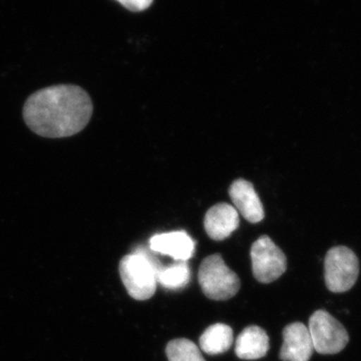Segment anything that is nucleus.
<instances>
[{
  "label": "nucleus",
  "instance_id": "nucleus-1",
  "mask_svg": "<svg viewBox=\"0 0 361 361\" xmlns=\"http://www.w3.org/2000/svg\"><path fill=\"white\" fill-rule=\"evenodd\" d=\"M94 106L77 85L45 87L32 94L23 106L27 127L40 137L61 139L82 132L90 123Z\"/></svg>",
  "mask_w": 361,
  "mask_h": 361
},
{
  "label": "nucleus",
  "instance_id": "nucleus-2",
  "mask_svg": "<svg viewBox=\"0 0 361 361\" xmlns=\"http://www.w3.org/2000/svg\"><path fill=\"white\" fill-rule=\"evenodd\" d=\"M163 267L146 247H137L120 263V275L128 293L135 300L153 297L157 290V273Z\"/></svg>",
  "mask_w": 361,
  "mask_h": 361
},
{
  "label": "nucleus",
  "instance_id": "nucleus-3",
  "mask_svg": "<svg viewBox=\"0 0 361 361\" xmlns=\"http://www.w3.org/2000/svg\"><path fill=\"white\" fill-rule=\"evenodd\" d=\"M198 278L202 291L212 300H228L238 293L241 286L238 275L226 265L220 254L204 259Z\"/></svg>",
  "mask_w": 361,
  "mask_h": 361
},
{
  "label": "nucleus",
  "instance_id": "nucleus-4",
  "mask_svg": "<svg viewBox=\"0 0 361 361\" xmlns=\"http://www.w3.org/2000/svg\"><path fill=\"white\" fill-rule=\"evenodd\" d=\"M360 275V261L348 247L330 249L325 256L324 277L327 288L334 293L350 290Z\"/></svg>",
  "mask_w": 361,
  "mask_h": 361
},
{
  "label": "nucleus",
  "instance_id": "nucleus-5",
  "mask_svg": "<svg viewBox=\"0 0 361 361\" xmlns=\"http://www.w3.org/2000/svg\"><path fill=\"white\" fill-rule=\"evenodd\" d=\"M313 348L320 355H336L348 345L345 327L327 311L317 310L311 315L308 326Z\"/></svg>",
  "mask_w": 361,
  "mask_h": 361
},
{
  "label": "nucleus",
  "instance_id": "nucleus-6",
  "mask_svg": "<svg viewBox=\"0 0 361 361\" xmlns=\"http://www.w3.org/2000/svg\"><path fill=\"white\" fill-rule=\"evenodd\" d=\"M252 270L260 283L269 284L284 274L287 269L286 256L269 238L261 236L251 247Z\"/></svg>",
  "mask_w": 361,
  "mask_h": 361
},
{
  "label": "nucleus",
  "instance_id": "nucleus-7",
  "mask_svg": "<svg viewBox=\"0 0 361 361\" xmlns=\"http://www.w3.org/2000/svg\"><path fill=\"white\" fill-rule=\"evenodd\" d=\"M312 341L308 327L295 322L283 329V344L279 357L282 361H310L313 355Z\"/></svg>",
  "mask_w": 361,
  "mask_h": 361
},
{
  "label": "nucleus",
  "instance_id": "nucleus-8",
  "mask_svg": "<svg viewBox=\"0 0 361 361\" xmlns=\"http://www.w3.org/2000/svg\"><path fill=\"white\" fill-rule=\"evenodd\" d=\"M229 195L234 208L247 221L255 224L264 219V208L252 183L243 179L235 180L230 187Z\"/></svg>",
  "mask_w": 361,
  "mask_h": 361
},
{
  "label": "nucleus",
  "instance_id": "nucleus-9",
  "mask_svg": "<svg viewBox=\"0 0 361 361\" xmlns=\"http://www.w3.org/2000/svg\"><path fill=\"white\" fill-rule=\"evenodd\" d=\"M239 213L227 203H219L209 209L204 219V227L211 239L222 241L238 229Z\"/></svg>",
  "mask_w": 361,
  "mask_h": 361
},
{
  "label": "nucleus",
  "instance_id": "nucleus-10",
  "mask_svg": "<svg viewBox=\"0 0 361 361\" xmlns=\"http://www.w3.org/2000/svg\"><path fill=\"white\" fill-rule=\"evenodd\" d=\"M149 249L155 253L170 256L176 261L187 262L194 255L195 242L185 231L163 233L152 237Z\"/></svg>",
  "mask_w": 361,
  "mask_h": 361
},
{
  "label": "nucleus",
  "instance_id": "nucleus-11",
  "mask_svg": "<svg viewBox=\"0 0 361 361\" xmlns=\"http://www.w3.org/2000/svg\"><path fill=\"white\" fill-rule=\"evenodd\" d=\"M269 348V337L265 330L252 325L240 334L235 345V353L240 360H256L264 357Z\"/></svg>",
  "mask_w": 361,
  "mask_h": 361
},
{
  "label": "nucleus",
  "instance_id": "nucleus-12",
  "mask_svg": "<svg viewBox=\"0 0 361 361\" xmlns=\"http://www.w3.org/2000/svg\"><path fill=\"white\" fill-rule=\"evenodd\" d=\"M233 341V330L223 323H216L211 325L202 334L199 343L201 349L210 355H221L231 348Z\"/></svg>",
  "mask_w": 361,
  "mask_h": 361
},
{
  "label": "nucleus",
  "instance_id": "nucleus-13",
  "mask_svg": "<svg viewBox=\"0 0 361 361\" xmlns=\"http://www.w3.org/2000/svg\"><path fill=\"white\" fill-rule=\"evenodd\" d=\"M191 280V270L184 261H177L174 264L163 266L157 273V282L167 290H179L185 288Z\"/></svg>",
  "mask_w": 361,
  "mask_h": 361
},
{
  "label": "nucleus",
  "instance_id": "nucleus-14",
  "mask_svg": "<svg viewBox=\"0 0 361 361\" xmlns=\"http://www.w3.org/2000/svg\"><path fill=\"white\" fill-rule=\"evenodd\" d=\"M166 355L169 361H206L198 346L186 338L169 342Z\"/></svg>",
  "mask_w": 361,
  "mask_h": 361
},
{
  "label": "nucleus",
  "instance_id": "nucleus-15",
  "mask_svg": "<svg viewBox=\"0 0 361 361\" xmlns=\"http://www.w3.org/2000/svg\"><path fill=\"white\" fill-rule=\"evenodd\" d=\"M116 1L120 2L129 11L139 13L148 8L153 4L154 0H116Z\"/></svg>",
  "mask_w": 361,
  "mask_h": 361
}]
</instances>
